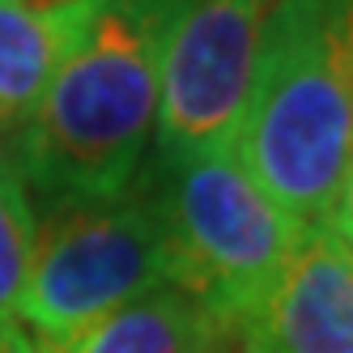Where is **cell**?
<instances>
[{"instance_id": "cell-13", "label": "cell", "mask_w": 353, "mask_h": 353, "mask_svg": "<svg viewBox=\"0 0 353 353\" xmlns=\"http://www.w3.org/2000/svg\"><path fill=\"white\" fill-rule=\"evenodd\" d=\"M5 158H9V137L0 132V162H5Z\"/></svg>"}, {"instance_id": "cell-3", "label": "cell", "mask_w": 353, "mask_h": 353, "mask_svg": "<svg viewBox=\"0 0 353 353\" xmlns=\"http://www.w3.org/2000/svg\"><path fill=\"white\" fill-rule=\"evenodd\" d=\"M137 179L162 217L170 281L234 327L290 260L302 221L256 183L234 145L170 158L154 154Z\"/></svg>"}, {"instance_id": "cell-4", "label": "cell", "mask_w": 353, "mask_h": 353, "mask_svg": "<svg viewBox=\"0 0 353 353\" xmlns=\"http://www.w3.org/2000/svg\"><path fill=\"white\" fill-rule=\"evenodd\" d=\"M170 281L162 217L137 179L123 196L47 209L17 315L34 336L85 327Z\"/></svg>"}, {"instance_id": "cell-12", "label": "cell", "mask_w": 353, "mask_h": 353, "mask_svg": "<svg viewBox=\"0 0 353 353\" xmlns=\"http://www.w3.org/2000/svg\"><path fill=\"white\" fill-rule=\"evenodd\" d=\"M217 353H243V349H239V341H234V332H230V336H225V341L217 345Z\"/></svg>"}, {"instance_id": "cell-11", "label": "cell", "mask_w": 353, "mask_h": 353, "mask_svg": "<svg viewBox=\"0 0 353 353\" xmlns=\"http://www.w3.org/2000/svg\"><path fill=\"white\" fill-rule=\"evenodd\" d=\"M0 353H34V341H30V332H26L21 323L5 319V323H0Z\"/></svg>"}, {"instance_id": "cell-7", "label": "cell", "mask_w": 353, "mask_h": 353, "mask_svg": "<svg viewBox=\"0 0 353 353\" xmlns=\"http://www.w3.org/2000/svg\"><path fill=\"white\" fill-rule=\"evenodd\" d=\"M230 327L179 285H162L128 307L60 336H30L34 353H217Z\"/></svg>"}, {"instance_id": "cell-5", "label": "cell", "mask_w": 353, "mask_h": 353, "mask_svg": "<svg viewBox=\"0 0 353 353\" xmlns=\"http://www.w3.org/2000/svg\"><path fill=\"white\" fill-rule=\"evenodd\" d=\"M276 0H170L154 154L234 145Z\"/></svg>"}, {"instance_id": "cell-10", "label": "cell", "mask_w": 353, "mask_h": 353, "mask_svg": "<svg viewBox=\"0 0 353 353\" xmlns=\"http://www.w3.org/2000/svg\"><path fill=\"white\" fill-rule=\"evenodd\" d=\"M327 230H332L349 251H353V162H349V170H345V179H341V188H336V196H332V209H327Z\"/></svg>"}, {"instance_id": "cell-8", "label": "cell", "mask_w": 353, "mask_h": 353, "mask_svg": "<svg viewBox=\"0 0 353 353\" xmlns=\"http://www.w3.org/2000/svg\"><path fill=\"white\" fill-rule=\"evenodd\" d=\"M98 5L103 0L43 13L21 0H0V132L9 141L39 107Z\"/></svg>"}, {"instance_id": "cell-2", "label": "cell", "mask_w": 353, "mask_h": 353, "mask_svg": "<svg viewBox=\"0 0 353 353\" xmlns=\"http://www.w3.org/2000/svg\"><path fill=\"white\" fill-rule=\"evenodd\" d=\"M349 0H276L234 132L239 162L294 221L319 225L353 162Z\"/></svg>"}, {"instance_id": "cell-1", "label": "cell", "mask_w": 353, "mask_h": 353, "mask_svg": "<svg viewBox=\"0 0 353 353\" xmlns=\"http://www.w3.org/2000/svg\"><path fill=\"white\" fill-rule=\"evenodd\" d=\"M170 0H103L56 68L9 162L47 209L123 196L158 128Z\"/></svg>"}, {"instance_id": "cell-6", "label": "cell", "mask_w": 353, "mask_h": 353, "mask_svg": "<svg viewBox=\"0 0 353 353\" xmlns=\"http://www.w3.org/2000/svg\"><path fill=\"white\" fill-rule=\"evenodd\" d=\"M243 353H353V251L302 225L281 272L234 327Z\"/></svg>"}, {"instance_id": "cell-9", "label": "cell", "mask_w": 353, "mask_h": 353, "mask_svg": "<svg viewBox=\"0 0 353 353\" xmlns=\"http://www.w3.org/2000/svg\"><path fill=\"white\" fill-rule=\"evenodd\" d=\"M34 239H39L34 200L21 183L17 166L5 158L0 162V323L17 315L34 260Z\"/></svg>"}]
</instances>
